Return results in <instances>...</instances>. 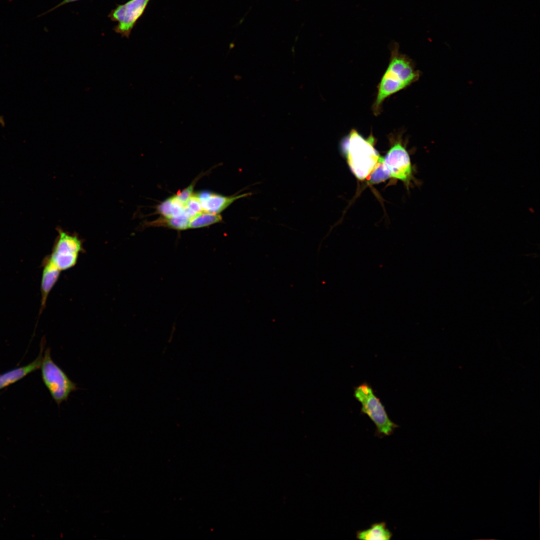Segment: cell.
<instances>
[{
    "label": "cell",
    "instance_id": "obj_3",
    "mask_svg": "<svg viewBox=\"0 0 540 540\" xmlns=\"http://www.w3.org/2000/svg\"><path fill=\"white\" fill-rule=\"evenodd\" d=\"M354 396L362 404V412L374 424L375 436L380 438L390 436L399 427L390 418L384 406L369 384L364 382L354 387Z\"/></svg>",
    "mask_w": 540,
    "mask_h": 540
},
{
    "label": "cell",
    "instance_id": "obj_7",
    "mask_svg": "<svg viewBox=\"0 0 540 540\" xmlns=\"http://www.w3.org/2000/svg\"><path fill=\"white\" fill-rule=\"evenodd\" d=\"M383 164L390 177L402 180L406 184L412 178V166L410 158L400 138L395 140L383 158Z\"/></svg>",
    "mask_w": 540,
    "mask_h": 540
},
{
    "label": "cell",
    "instance_id": "obj_5",
    "mask_svg": "<svg viewBox=\"0 0 540 540\" xmlns=\"http://www.w3.org/2000/svg\"><path fill=\"white\" fill-rule=\"evenodd\" d=\"M58 232V236L50 256L62 272L73 268L84 250L82 240L76 234H70L60 228Z\"/></svg>",
    "mask_w": 540,
    "mask_h": 540
},
{
    "label": "cell",
    "instance_id": "obj_11",
    "mask_svg": "<svg viewBox=\"0 0 540 540\" xmlns=\"http://www.w3.org/2000/svg\"><path fill=\"white\" fill-rule=\"evenodd\" d=\"M157 210L166 218L190 219L197 214L181 203L175 196L166 199L159 204L157 207Z\"/></svg>",
    "mask_w": 540,
    "mask_h": 540
},
{
    "label": "cell",
    "instance_id": "obj_1",
    "mask_svg": "<svg viewBox=\"0 0 540 540\" xmlns=\"http://www.w3.org/2000/svg\"><path fill=\"white\" fill-rule=\"evenodd\" d=\"M399 44H390L388 66L378 86L376 98L372 106L375 116L380 114L384 101L390 96L417 81L420 72L416 70L412 60L399 50Z\"/></svg>",
    "mask_w": 540,
    "mask_h": 540
},
{
    "label": "cell",
    "instance_id": "obj_10",
    "mask_svg": "<svg viewBox=\"0 0 540 540\" xmlns=\"http://www.w3.org/2000/svg\"><path fill=\"white\" fill-rule=\"evenodd\" d=\"M42 345L43 344H42L39 355L33 362L24 366L12 369L0 374V390L17 382L40 368L43 356Z\"/></svg>",
    "mask_w": 540,
    "mask_h": 540
},
{
    "label": "cell",
    "instance_id": "obj_14",
    "mask_svg": "<svg viewBox=\"0 0 540 540\" xmlns=\"http://www.w3.org/2000/svg\"><path fill=\"white\" fill-rule=\"evenodd\" d=\"M190 219L178 218H166L157 220L146 224L152 226H164L178 230H184L189 228Z\"/></svg>",
    "mask_w": 540,
    "mask_h": 540
},
{
    "label": "cell",
    "instance_id": "obj_17",
    "mask_svg": "<svg viewBox=\"0 0 540 540\" xmlns=\"http://www.w3.org/2000/svg\"><path fill=\"white\" fill-rule=\"evenodd\" d=\"M194 184L195 182H194L193 183L190 184L188 187L184 189L180 192H178L175 196L176 198L184 205H186L187 200L192 194V190Z\"/></svg>",
    "mask_w": 540,
    "mask_h": 540
},
{
    "label": "cell",
    "instance_id": "obj_9",
    "mask_svg": "<svg viewBox=\"0 0 540 540\" xmlns=\"http://www.w3.org/2000/svg\"><path fill=\"white\" fill-rule=\"evenodd\" d=\"M204 212L218 214L228 207L236 200L246 196L249 194L225 196L208 191L196 194Z\"/></svg>",
    "mask_w": 540,
    "mask_h": 540
},
{
    "label": "cell",
    "instance_id": "obj_18",
    "mask_svg": "<svg viewBox=\"0 0 540 540\" xmlns=\"http://www.w3.org/2000/svg\"><path fill=\"white\" fill-rule=\"evenodd\" d=\"M78 0H63V1H62V2H60V3L59 4H58L57 6H54V8H52L50 9V10H48V11H47L46 12H44H44L43 14H41L40 15V16H42V15H44V14H46V13H48V12H50L51 11H52V10H55V9H56V8H58L59 6H62V5L66 4H68V3H70V2H76V1H78Z\"/></svg>",
    "mask_w": 540,
    "mask_h": 540
},
{
    "label": "cell",
    "instance_id": "obj_13",
    "mask_svg": "<svg viewBox=\"0 0 540 540\" xmlns=\"http://www.w3.org/2000/svg\"><path fill=\"white\" fill-rule=\"evenodd\" d=\"M222 220V216L218 214L202 212L196 214L190 218L189 228H200L206 226Z\"/></svg>",
    "mask_w": 540,
    "mask_h": 540
},
{
    "label": "cell",
    "instance_id": "obj_6",
    "mask_svg": "<svg viewBox=\"0 0 540 540\" xmlns=\"http://www.w3.org/2000/svg\"><path fill=\"white\" fill-rule=\"evenodd\" d=\"M150 0H130L123 4H117L108 15L111 20L117 22L113 28L122 37L129 38L132 29L143 14Z\"/></svg>",
    "mask_w": 540,
    "mask_h": 540
},
{
    "label": "cell",
    "instance_id": "obj_2",
    "mask_svg": "<svg viewBox=\"0 0 540 540\" xmlns=\"http://www.w3.org/2000/svg\"><path fill=\"white\" fill-rule=\"evenodd\" d=\"M376 138L371 134L364 138L356 130L352 129L343 142L348 165L360 180L367 179L382 160L374 148Z\"/></svg>",
    "mask_w": 540,
    "mask_h": 540
},
{
    "label": "cell",
    "instance_id": "obj_8",
    "mask_svg": "<svg viewBox=\"0 0 540 540\" xmlns=\"http://www.w3.org/2000/svg\"><path fill=\"white\" fill-rule=\"evenodd\" d=\"M42 267L40 283L41 304L39 316L44 309L48 296L57 282L61 272L52 261L50 254L43 260Z\"/></svg>",
    "mask_w": 540,
    "mask_h": 540
},
{
    "label": "cell",
    "instance_id": "obj_4",
    "mask_svg": "<svg viewBox=\"0 0 540 540\" xmlns=\"http://www.w3.org/2000/svg\"><path fill=\"white\" fill-rule=\"evenodd\" d=\"M40 368L42 381L58 406L66 401L70 394L78 390L76 384L52 360L49 348L44 352Z\"/></svg>",
    "mask_w": 540,
    "mask_h": 540
},
{
    "label": "cell",
    "instance_id": "obj_19",
    "mask_svg": "<svg viewBox=\"0 0 540 540\" xmlns=\"http://www.w3.org/2000/svg\"><path fill=\"white\" fill-rule=\"evenodd\" d=\"M0 124L3 127L5 126V122L2 116H0Z\"/></svg>",
    "mask_w": 540,
    "mask_h": 540
},
{
    "label": "cell",
    "instance_id": "obj_15",
    "mask_svg": "<svg viewBox=\"0 0 540 540\" xmlns=\"http://www.w3.org/2000/svg\"><path fill=\"white\" fill-rule=\"evenodd\" d=\"M390 177L389 172L383 164V158L370 174L367 180L372 184L386 180Z\"/></svg>",
    "mask_w": 540,
    "mask_h": 540
},
{
    "label": "cell",
    "instance_id": "obj_16",
    "mask_svg": "<svg viewBox=\"0 0 540 540\" xmlns=\"http://www.w3.org/2000/svg\"><path fill=\"white\" fill-rule=\"evenodd\" d=\"M186 206L196 214L204 212L197 194H192L186 203Z\"/></svg>",
    "mask_w": 540,
    "mask_h": 540
},
{
    "label": "cell",
    "instance_id": "obj_12",
    "mask_svg": "<svg viewBox=\"0 0 540 540\" xmlns=\"http://www.w3.org/2000/svg\"><path fill=\"white\" fill-rule=\"evenodd\" d=\"M392 536L384 522H374L368 528L356 532V538L361 540H390Z\"/></svg>",
    "mask_w": 540,
    "mask_h": 540
}]
</instances>
